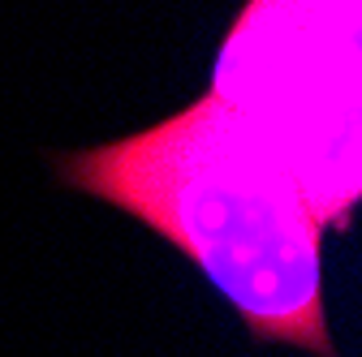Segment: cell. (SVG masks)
Returning <instances> with one entry per match:
<instances>
[{"label": "cell", "mask_w": 362, "mask_h": 357, "mask_svg": "<svg viewBox=\"0 0 362 357\" xmlns=\"http://www.w3.org/2000/svg\"><path fill=\"white\" fill-rule=\"evenodd\" d=\"M211 95L289 164L324 229H349L362 190L354 30L302 0H246L220 43Z\"/></svg>", "instance_id": "cell-2"}, {"label": "cell", "mask_w": 362, "mask_h": 357, "mask_svg": "<svg viewBox=\"0 0 362 357\" xmlns=\"http://www.w3.org/2000/svg\"><path fill=\"white\" fill-rule=\"evenodd\" d=\"M61 181L181 250L259 344L337 357L324 310V224L298 176L216 95L151 129L74 151Z\"/></svg>", "instance_id": "cell-1"}, {"label": "cell", "mask_w": 362, "mask_h": 357, "mask_svg": "<svg viewBox=\"0 0 362 357\" xmlns=\"http://www.w3.org/2000/svg\"><path fill=\"white\" fill-rule=\"evenodd\" d=\"M310 13H320L324 22L341 26V30H354L358 35V0H302Z\"/></svg>", "instance_id": "cell-3"}]
</instances>
